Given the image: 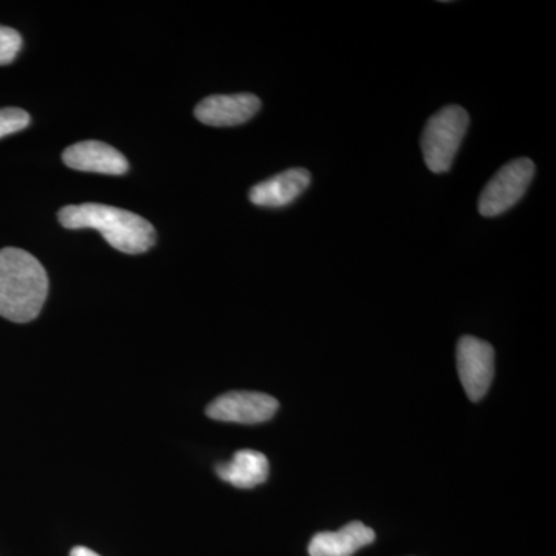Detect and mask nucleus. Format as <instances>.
<instances>
[{"label": "nucleus", "mask_w": 556, "mask_h": 556, "mask_svg": "<svg viewBox=\"0 0 556 556\" xmlns=\"http://www.w3.org/2000/svg\"><path fill=\"white\" fill-rule=\"evenodd\" d=\"M58 218L65 229L98 230L110 247L124 254H142L156 241L155 228L148 219L108 204H73L62 207Z\"/></svg>", "instance_id": "obj_2"}, {"label": "nucleus", "mask_w": 556, "mask_h": 556, "mask_svg": "<svg viewBox=\"0 0 556 556\" xmlns=\"http://www.w3.org/2000/svg\"><path fill=\"white\" fill-rule=\"evenodd\" d=\"M468 123V113L459 105H447L428 119L420 148L424 161L433 174L450 170L466 137Z\"/></svg>", "instance_id": "obj_3"}, {"label": "nucleus", "mask_w": 556, "mask_h": 556, "mask_svg": "<svg viewBox=\"0 0 556 556\" xmlns=\"http://www.w3.org/2000/svg\"><path fill=\"white\" fill-rule=\"evenodd\" d=\"M278 409L276 397L254 391H230L208 404L206 415L222 422L254 424L273 419Z\"/></svg>", "instance_id": "obj_6"}, {"label": "nucleus", "mask_w": 556, "mask_h": 556, "mask_svg": "<svg viewBox=\"0 0 556 556\" xmlns=\"http://www.w3.org/2000/svg\"><path fill=\"white\" fill-rule=\"evenodd\" d=\"M22 49V36L10 27L0 25V65H9L16 60Z\"/></svg>", "instance_id": "obj_13"}, {"label": "nucleus", "mask_w": 556, "mask_h": 556, "mask_svg": "<svg viewBox=\"0 0 556 556\" xmlns=\"http://www.w3.org/2000/svg\"><path fill=\"white\" fill-rule=\"evenodd\" d=\"M262 102L255 94H214L195 108V118L212 127H233L257 115Z\"/></svg>", "instance_id": "obj_7"}, {"label": "nucleus", "mask_w": 556, "mask_h": 556, "mask_svg": "<svg viewBox=\"0 0 556 556\" xmlns=\"http://www.w3.org/2000/svg\"><path fill=\"white\" fill-rule=\"evenodd\" d=\"M49 295V276L27 251H0V316L16 324L35 320Z\"/></svg>", "instance_id": "obj_1"}, {"label": "nucleus", "mask_w": 556, "mask_h": 556, "mask_svg": "<svg viewBox=\"0 0 556 556\" xmlns=\"http://www.w3.org/2000/svg\"><path fill=\"white\" fill-rule=\"evenodd\" d=\"M376 540L375 530L362 522H350L338 532H320L311 540V556H353Z\"/></svg>", "instance_id": "obj_10"}, {"label": "nucleus", "mask_w": 556, "mask_h": 556, "mask_svg": "<svg viewBox=\"0 0 556 556\" xmlns=\"http://www.w3.org/2000/svg\"><path fill=\"white\" fill-rule=\"evenodd\" d=\"M309 185V172L298 167L258 182L249 190V200L260 207H283L298 200Z\"/></svg>", "instance_id": "obj_9"}, {"label": "nucleus", "mask_w": 556, "mask_h": 556, "mask_svg": "<svg viewBox=\"0 0 556 556\" xmlns=\"http://www.w3.org/2000/svg\"><path fill=\"white\" fill-rule=\"evenodd\" d=\"M31 118L25 110L9 108L0 109V138L17 134L30 126Z\"/></svg>", "instance_id": "obj_12"}, {"label": "nucleus", "mask_w": 556, "mask_h": 556, "mask_svg": "<svg viewBox=\"0 0 556 556\" xmlns=\"http://www.w3.org/2000/svg\"><path fill=\"white\" fill-rule=\"evenodd\" d=\"M62 160L70 169L97 172L105 175H124L129 170L126 156L101 141H80L70 146L62 153Z\"/></svg>", "instance_id": "obj_8"}, {"label": "nucleus", "mask_w": 556, "mask_h": 556, "mask_svg": "<svg viewBox=\"0 0 556 556\" xmlns=\"http://www.w3.org/2000/svg\"><path fill=\"white\" fill-rule=\"evenodd\" d=\"M70 556H101L98 555L97 552L90 551V548L78 546L73 548L72 552H70Z\"/></svg>", "instance_id": "obj_14"}, {"label": "nucleus", "mask_w": 556, "mask_h": 556, "mask_svg": "<svg viewBox=\"0 0 556 556\" xmlns=\"http://www.w3.org/2000/svg\"><path fill=\"white\" fill-rule=\"evenodd\" d=\"M457 372L468 399L481 401L495 376V351L484 340L466 336L457 342Z\"/></svg>", "instance_id": "obj_5"}, {"label": "nucleus", "mask_w": 556, "mask_h": 556, "mask_svg": "<svg viewBox=\"0 0 556 556\" xmlns=\"http://www.w3.org/2000/svg\"><path fill=\"white\" fill-rule=\"evenodd\" d=\"M217 475L237 489H254L269 477V460L255 450H240L229 463L218 464Z\"/></svg>", "instance_id": "obj_11"}, {"label": "nucleus", "mask_w": 556, "mask_h": 556, "mask_svg": "<svg viewBox=\"0 0 556 556\" xmlns=\"http://www.w3.org/2000/svg\"><path fill=\"white\" fill-rule=\"evenodd\" d=\"M535 175V164L529 159L510 161L486 182L479 197V212L484 217H497L525 197Z\"/></svg>", "instance_id": "obj_4"}]
</instances>
